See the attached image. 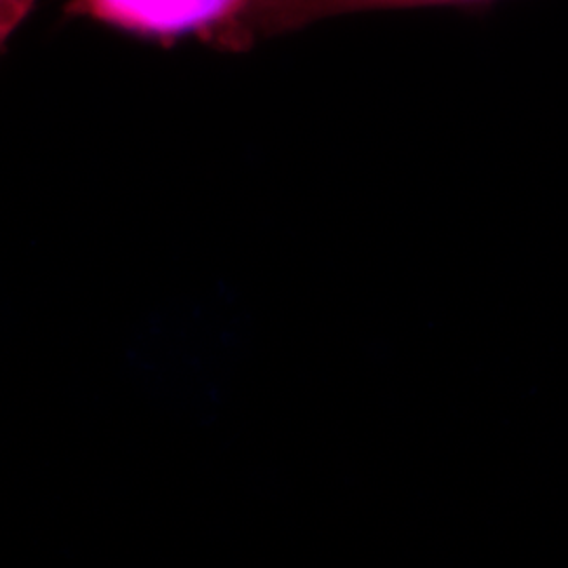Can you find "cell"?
Listing matches in <instances>:
<instances>
[{"instance_id":"1","label":"cell","mask_w":568,"mask_h":568,"mask_svg":"<svg viewBox=\"0 0 568 568\" xmlns=\"http://www.w3.org/2000/svg\"><path fill=\"white\" fill-rule=\"evenodd\" d=\"M284 0H68L65 16L140 41H199L241 53L276 37Z\"/></svg>"},{"instance_id":"2","label":"cell","mask_w":568,"mask_h":568,"mask_svg":"<svg viewBox=\"0 0 568 568\" xmlns=\"http://www.w3.org/2000/svg\"><path fill=\"white\" fill-rule=\"evenodd\" d=\"M497 0H284L276 21V34H291L316 21L347 18L368 11H398L427 7H485Z\"/></svg>"},{"instance_id":"3","label":"cell","mask_w":568,"mask_h":568,"mask_svg":"<svg viewBox=\"0 0 568 568\" xmlns=\"http://www.w3.org/2000/svg\"><path fill=\"white\" fill-rule=\"evenodd\" d=\"M37 2L39 0H0V53L20 30L21 23L30 18Z\"/></svg>"}]
</instances>
